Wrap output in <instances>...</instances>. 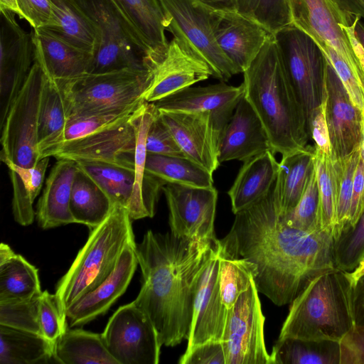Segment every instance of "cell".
Returning a JSON list of instances; mask_svg holds the SVG:
<instances>
[{"label": "cell", "instance_id": "603a6c76", "mask_svg": "<svg viewBox=\"0 0 364 364\" xmlns=\"http://www.w3.org/2000/svg\"><path fill=\"white\" fill-rule=\"evenodd\" d=\"M35 61L48 78L71 80L91 72L94 53L80 48L47 28L32 29Z\"/></svg>", "mask_w": 364, "mask_h": 364}, {"label": "cell", "instance_id": "816d5d0a", "mask_svg": "<svg viewBox=\"0 0 364 364\" xmlns=\"http://www.w3.org/2000/svg\"><path fill=\"white\" fill-rule=\"evenodd\" d=\"M146 146L148 153L185 156L158 109L149 127Z\"/></svg>", "mask_w": 364, "mask_h": 364}, {"label": "cell", "instance_id": "db71d44e", "mask_svg": "<svg viewBox=\"0 0 364 364\" xmlns=\"http://www.w3.org/2000/svg\"><path fill=\"white\" fill-rule=\"evenodd\" d=\"M325 82L321 104L311 112L309 119L310 134L315 143L314 147L328 155H332V148L329 137L326 117Z\"/></svg>", "mask_w": 364, "mask_h": 364}, {"label": "cell", "instance_id": "bcb514c9", "mask_svg": "<svg viewBox=\"0 0 364 364\" xmlns=\"http://www.w3.org/2000/svg\"><path fill=\"white\" fill-rule=\"evenodd\" d=\"M360 158V146L348 156L335 159L338 168L339 188L333 240L338 237L349 220L353 178Z\"/></svg>", "mask_w": 364, "mask_h": 364}, {"label": "cell", "instance_id": "11a10c76", "mask_svg": "<svg viewBox=\"0 0 364 364\" xmlns=\"http://www.w3.org/2000/svg\"><path fill=\"white\" fill-rule=\"evenodd\" d=\"M179 364H225L222 341H208L198 345L181 356Z\"/></svg>", "mask_w": 364, "mask_h": 364}, {"label": "cell", "instance_id": "9c48e42d", "mask_svg": "<svg viewBox=\"0 0 364 364\" xmlns=\"http://www.w3.org/2000/svg\"><path fill=\"white\" fill-rule=\"evenodd\" d=\"M166 31L181 41L210 68L213 77L226 82L240 73L218 46L213 30V9L198 0H159Z\"/></svg>", "mask_w": 364, "mask_h": 364}, {"label": "cell", "instance_id": "8fae6325", "mask_svg": "<svg viewBox=\"0 0 364 364\" xmlns=\"http://www.w3.org/2000/svg\"><path fill=\"white\" fill-rule=\"evenodd\" d=\"M255 282L228 310L223 336L225 364H274L266 348L265 317Z\"/></svg>", "mask_w": 364, "mask_h": 364}, {"label": "cell", "instance_id": "6125c7cd", "mask_svg": "<svg viewBox=\"0 0 364 364\" xmlns=\"http://www.w3.org/2000/svg\"><path fill=\"white\" fill-rule=\"evenodd\" d=\"M8 10L23 18V14L18 7L17 0H0V11Z\"/></svg>", "mask_w": 364, "mask_h": 364}, {"label": "cell", "instance_id": "30bf717a", "mask_svg": "<svg viewBox=\"0 0 364 364\" xmlns=\"http://www.w3.org/2000/svg\"><path fill=\"white\" fill-rule=\"evenodd\" d=\"M274 36L286 73L309 124L311 112L322 101L327 58L315 40L294 24Z\"/></svg>", "mask_w": 364, "mask_h": 364}, {"label": "cell", "instance_id": "ab89813d", "mask_svg": "<svg viewBox=\"0 0 364 364\" xmlns=\"http://www.w3.org/2000/svg\"><path fill=\"white\" fill-rule=\"evenodd\" d=\"M75 162L79 168L102 188L113 204H119L128 210L134 189V166L97 161Z\"/></svg>", "mask_w": 364, "mask_h": 364}, {"label": "cell", "instance_id": "5b68a950", "mask_svg": "<svg viewBox=\"0 0 364 364\" xmlns=\"http://www.w3.org/2000/svg\"><path fill=\"white\" fill-rule=\"evenodd\" d=\"M132 222L128 210L114 204L105 220L90 230L87 242L56 286L55 294L65 318L66 309L105 280L124 248L135 242Z\"/></svg>", "mask_w": 364, "mask_h": 364}, {"label": "cell", "instance_id": "e0dca14e", "mask_svg": "<svg viewBox=\"0 0 364 364\" xmlns=\"http://www.w3.org/2000/svg\"><path fill=\"white\" fill-rule=\"evenodd\" d=\"M0 13V84L5 100L2 122L35 62V48L32 33L22 28L16 14L8 10Z\"/></svg>", "mask_w": 364, "mask_h": 364}, {"label": "cell", "instance_id": "d4e9b609", "mask_svg": "<svg viewBox=\"0 0 364 364\" xmlns=\"http://www.w3.org/2000/svg\"><path fill=\"white\" fill-rule=\"evenodd\" d=\"M271 150L267 132L257 113L243 97L221 132L218 159L221 164L242 161Z\"/></svg>", "mask_w": 364, "mask_h": 364}, {"label": "cell", "instance_id": "e7e4bbea", "mask_svg": "<svg viewBox=\"0 0 364 364\" xmlns=\"http://www.w3.org/2000/svg\"><path fill=\"white\" fill-rule=\"evenodd\" d=\"M16 253L12 249L4 242L0 245V264H2L9 259Z\"/></svg>", "mask_w": 364, "mask_h": 364}, {"label": "cell", "instance_id": "9a60e30c", "mask_svg": "<svg viewBox=\"0 0 364 364\" xmlns=\"http://www.w3.org/2000/svg\"><path fill=\"white\" fill-rule=\"evenodd\" d=\"M137 109L130 117L123 121L83 137L60 144L50 156L58 160L97 161L134 166Z\"/></svg>", "mask_w": 364, "mask_h": 364}, {"label": "cell", "instance_id": "91938a15", "mask_svg": "<svg viewBox=\"0 0 364 364\" xmlns=\"http://www.w3.org/2000/svg\"><path fill=\"white\" fill-rule=\"evenodd\" d=\"M331 1L351 23L354 22L355 17L364 18V0Z\"/></svg>", "mask_w": 364, "mask_h": 364}, {"label": "cell", "instance_id": "4dcf8cb0", "mask_svg": "<svg viewBox=\"0 0 364 364\" xmlns=\"http://www.w3.org/2000/svg\"><path fill=\"white\" fill-rule=\"evenodd\" d=\"M114 204L102 188L77 167L72 186L70 209L75 223L90 230L101 224Z\"/></svg>", "mask_w": 364, "mask_h": 364}, {"label": "cell", "instance_id": "681fc988", "mask_svg": "<svg viewBox=\"0 0 364 364\" xmlns=\"http://www.w3.org/2000/svg\"><path fill=\"white\" fill-rule=\"evenodd\" d=\"M38 319L41 335L54 343L68 327L55 294L42 291L38 299Z\"/></svg>", "mask_w": 364, "mask_h": 364}, {"label": "cell", "instance_id": "2e32d148", "mask_svg": "<svg viewBox=\"0 0 364 364\" xmlns=\"http://www.w3.org/2000/svg\"><path fill=\"white\" fill-rule=\"evenodd\" d=\"M158 111L184 156L213 174L220 164L218 149L223 128L213 114Z\"/></svg>", "mask_w": 364, "mask_h": 364}, {"label": "cell", "instance_id": "f6af8a7d", "mask_svg": "<svg viewBox=\"0 0 364 364\" xmlns=\"http://www.w3.org/2000/svg\"><path fill=\"white\" fill-rule=\"evenodd\" d=\"M333 252L337 269L352 272L358 266L364 258V212L353 227L333 240Z\"/></svg>", "mask_w": 364, "mask_h": 364}, {"label": "cell", "instance_id": "74e56055", "mask_svg": "<svg viewBox=\"0 0 364 364\" xmlns=\"http://www.w3.org/2000/svg\"><path fill=\"white\" fill-rule=\"evenodd\" d=\"M271 355L274 364H340V342L287 338L277 340Z\"/></svg>", "mask_w": 364, "mask_h": 364}, {"label": "cell", "instance_id": "4fadbf2b", "mask_svg": "<svg viewBox=\"0 0 364 364\" xmlns=\"http://www.w3.org/2000/svg\"><path fill=\"white\" fill-rule=\"evenodd\" d=\"M170 231L175 236L215 242V218L217 189L167 183L163 188Z\"/></svg>", "mask_w": 364, "mask_h": 364}, {"label": "cell", "instance_id": "7c38bea8", "mask_svg": "<svg viewBox=\"0 0 364 364\" xmlns=\"http://www.w3.org/2000/svg\"><path fill=\"white\" fill-rule=\"evenodd\" d=\"M102 334L118 364H158L161 348L157 331L147 314L134 301L120 306Z\"/></svg>", "mask_w": 364, "mask_h": 364}, {"label": "cell", "instance_id": "003e7915", "mask_svg": "<svg viewBox=\"0 0 364 364\" xmlns=\"http://www.w3.org/2000/svg\"><path fill=\"white\" fill-rule=\"evenodd\" d=\"M360 156L364 162V108L362 111V139L360 144Z\"/></svg>", "mask_w": 364, "mask_h": 364}, {"label": "cell", "instance_id": "277c9868", "mask_svg": "<svg viewBox=\"0 0 364 364\" xmlns=\"http://www.w3.org/2000/svg\"><path fill=\"white\" fill-rule=\"evenodd\" d=\"M353 287L348 272L338 269L315 277L290 304L277 340L340 342L355 326Z\"/></svg>", "mask_w": 364, "mask_h": 364}, {"label": "cell", "instance_id": "f546056e", "mask_svg": "<svg viewBox=\"0 0 364 364\" xmlns=\"http://www.w3.org/2000/svg\"><path fill=\"white\" fill-rule=\"evenodd\" d=\"M314 147L307 146L282 155L277 175L281 215L289 213L299 203L314 168Z\"/></svg>", "mask_w": 364, "mask_h": 364}, {"label": "cell", "instance_id": "ffe728a7", "mask_svg": "<svg viewBox=\"0 0 364 364\" xmlns=\"http://www.w3.org/2000/svg\"><path fill=\"white\" fill-rule=\"evenodd\" d=\"M151 72L152 80L144 96V101L150 103L213 77L209 66L175 37L168 42L165 55Z\"/></svg>", "mask_w": 364, "mask_h": 364}, {"label": "cell", "instance_id": "c3c4849f", "mask_svg": "<svg viewBox=\"0 0 364 364\" xmlns=\"http://www.w3.org/2000/svg\"><path fill=\"white\" fill-rule=\"evenodd\" d=\"M318 205V189L314 166L299 203L289 213L282 216L283 219L289 227L304 231L316 230Z\"/></svg>", "mask_w": 364, "mask_h": 364}, {"label": "cell", "instance_id": "7bdbcfd3", "mask_svg": "<svg viewBox=\"0 0 364 364\" xmlns=\"http://www.w3.org/2000/svg\"><path fill=\"white\" fill-rule=\"evenodd\" d=\"M235 11L274 35L292 24L287 0H234Z\"/></svg>", "mask_w": 364, "mask_h": 364}, {"label": "cell", "instance_id": "7402d4cb", "mask_svg": "<svg viewBox=\"0 0 364 364\" xmlns=\"http://www.w3.org/2000/svg\"><path fill=\"white\" fill-rule=\"evenodd\" d=\"M138 264L134 242L124 248L109 276L66 309L68 327L82 326L106 313L127 290Z\"/></svg>", "mask_w": 364, "mask_h": 364}, {"label": "cell", "instance_id": "680465c9", "mask_svg": "<svg viewBox=\"0 0 364 364\" xmlns=\"http://www.w3.org/2000/svg\"><path fill=\"white\" fill-rule=\"evenodd\" d=\"M353 307L355 325H364V275L353 287Z\"/></svg>", "mask_w": 364, "mask_h": 364}, {"label": "cell", "instance_id": "be15d7a7", "mask_svg": "<svg viewBox=\"0 0 364 364\" xmlns=\"http://www.w3.org/2000/svg\"><path fill=\"white\" fill-rule=\"evenodd\" d=\"M353 24L355 36L364 49V23L361 18L355 17Z\"/></svg>", "mask_w": 364, "mask_h": 364}, {"label": "cell", "instance_id": "6da1fadb", "mask_svg": "<svg viewBox=\"0 0 364 364\" xmlns=\"http://www.w3.org/2000/svg\"><path fill=\"white\" fill-rule=\"evenodd\" d=\"M235 215L230 230L220 240V251L254 263L258 292L275 305L290 304L315 277L337 269L333 235L286 224L277 179L267 195Z\"/></svg>", "mask_w": 364, "mask_h": 364}, {"label": "cell", "instance_id": "4316f807", "mask_svg": "<svg viewBox=\"0 0 364 364\" xmlns=\"http://www.w3.org/2000/svg\"><path fill=\"white\" fill-rule=\"evenodd\" d=\"M136 32L147 52L151 70L165 55L168 41L166 16L159 0H111Z\"/></svg>", "mask_w": 364, "mask_h": 364}, {"label": "cell", "instance_id": "8992f818", "mask_svg": "<svg viewBox=\"0 0 364 364\" xmlns=\"http://www.w3.org/2000/svg\"><path fill=\"white\" fill-rule=\"evenodd\" d=\"M153 77L146 68H127L105 73H88L55 82L62 92L67 119L102 111L135 106Z\"/></svg>", "mask_w": 364, "mask_h": 364}, {"label": "cell", "instance_id": "7a4b0ae2", "mask_svg": "<svg viewBox=\"0 0 364 364\" xmlns=\"http://www.w3.org/2000/svg\"><path fill=\"white\" fill-rule=\"evenodd\" d=\"M218 242L149 230L136 243L141 286L134 302L149 317L162 345L188 339L199 279Z\"/></svg>", "mask_w": 364, "mask_h": 364}, {"label": "cell", "instance_id": "b9f144b4", "mask_svg": "<svg viewBox=\"0 0 364 364\" xmlns=\"http://www.w3.org/2000/svg\"><path fill=\"white\" fill-rule=\"evenodd\" d=\"M256 265L245 259L232 258L223 254L220 246V289L223 302L230 309L242 293L254 282Z\"/></svg>", "mask_w": 364, "mask_h": 364}, {"label": "cell", "instance_id": "83f0119b", "mask_svg": "<svg viewBox=\"0 0 364 364\" xmlns=\"http://www.w3.org/2000/svg\"><path fill=\"white\" fill-rule=\"evenodd\" d=\"M77 169V163L70 159H58L53 166L36 205V217L41 228L75 223L70 202Z\"/></svg>", "mask_w": 364, "mask_h": 364}, {"label": "cell", "instance_id": "9f6ffc18", "mask_svg": "<svg viewBox=\"0 0 364 364\" xmlns=\"http://www.w3.org/2000/svg\"><path fill=\"white\" fill-rule=\"evenodd\" d=\"M340 364H364V325H355L340 341Z\"/></svg>", "mask_w": 364, "mask_h": 364}, {"label": "cell", "instance_id": "d590c367", "mask_svg": "<svg viewBox=\"0 0 364 364\" xmlns=\"http://www.w3.org/2000/svg\"><path fill=\"white\" fill-rule=\"evenodd\" d=\"M54 343L41 335L0 325V363L35 364L53 358Z\"/></svg>", "mask_w": 364, "mask_h": 364}, {"label": "cell", "instance_id": "94428289", "mask_svg": "<svg viewBox=\"0 0 364 364\" xmlns=\"http://www.w3.org/2000/svg\"><path fill=\"white\" fill-rule=\"evenodd\" d=\"M216 11H235L234 0H198Z\"/></svg>", "mask_w": 364, "mask_h": 364}, {"label": "cell", "instance_id": "f1b7e54d", "mask_svg": "<svg viewBox=\"0 0 364 364\" xmlns=\"http://www.w3.org/2000/svg\"><path fill=\"white\" fill-rule=\"evenodd\" d=\"M274 155L268 150L243 161L228 192L234 214L256 203L269 191L279 169Z\"/></svg>", "mask_w": 364, "mask_h": 364}, {"label": "cell", "instance_id": "3957f363", "mask_svg": "<svg viewBox=\"0 0 364 364\" xmlns=\"http://www.w3.org/2000/svg\"><path fill=\"white\" fill-rule=\"evenodd\" d=\"M244 97L260 119L272 151L282 155L307 146L310 131L272 35L243 73Z\"/></svg>", "mask_w": 364, "mask_h": 364}, {"label": "cell", "instance_id": "f907efd6", "mask_svg": "<svg viewBox=\"0 0 364 364\" xmlns=\"http://www.w3.org/2000/svg\"><path fill=\"white\" fill-rule=\"evenodd\" d=\"M319 46L336 71L350 100L362 112L364 108V82L333 48L326 44Z\"/></svg>", "mask_w": 364, "mask_h": 364}, {"label": "cell", "instance_id": "60d3db41", "mask_svg": "<svg viewBox=\"0 0 364 364\" xmlns=\"http://www.w3.org/2000/svg\"><path fill=\"white\" fill-rule=\"evenodd\" d=\"M42 293L38 269L21 255L0 264V303L26 300Z\"/></svg>", "mask_w": 364, "mask_h": 364}, {"label": "cell", "instance_id": "e575fe53", "mask_svg": "<svg viewBox=\"0 0 364 364\" xmlns=\"http://www.w3.org/2000/svg\"><path fill=\"white\" fill-rule=\"evenodd\" d=\"M55 25L47 28L73 45L95 54L99 40L96 23L75 0H51Z\"/></svg>", "mask_w": 364, "mask_h": 364}, {"label": "cell", "instance_id": "8d00e7d4", "mask_svg": "<svg viewBox=\"0 0 364 364\" xmlns=\"http://www.w3.org/2000/svg\"><path fill=\"white\" fill-rule=\"evenodd\" d=\"M313 160L318 189L316 228L333 236L339 188L337 161L315 147Z\"/></svg>", "mask_w": 364, "mask_h": 364}, {"label": "cell", "instance_id": "44dd1931", "mask_svg": "<svg viewBox=\"0 0 364 364\" xmlns=\"http://www.w3.org/2000/svg\"><path fill=\"white\" fill-rule=\"evenodd\" d=\"M212 25L220 49L239 73H244L273 34L236 11L212 13Z\"/></svg>", "mask_w": 364, "mask_h": 364}, {"label": "cell", "instance_id": "484cf974", "mask_svg": "<svg viewBox=\"0 0 364 364\" xmlns=\"http://www.w3.org/2000/svg\"><path fill=\"white\" fill-rule=\"evenodd\" d=\"M157 109L154 103L144 101L136 112V141L134 153V183L129 214L132 220L152 218L160 190L166 183L146 171V139L149 127Z\"/></svg>", "mask_w": 364, "mask_h": 364}, {"label": "cell", "instance_id": "52a82bcc", "mask_svg": "<svg viewBox=\"0 0 364 364\" xmlns=\"http://www.w3.org/2000/svg\"><path fill=\"white\" fill-rule=\"evenodd\" d=\"M46 75L34 62L1 122V160L21 168L33 167L41 159L38 149V114Z\"/></svg>", "mask_w": 364, "mask_h": 364}, {"label": "cell", "instance_id": "836d02e7", "mask_svg": "<svg viewBox=\"0 0 364 364\" xmlns=\"http://www.w3.org/2000/svg\"><path fill=\"white\" fill-rule=\"evenodd\" d=\"M66 122L65 103L60 89L46 75L38 127V149L41 158L50 157L53 151L62 143Z\"/></svg>", "mask_w": 364, "mask_h": 364}, {"label": "cell", "instance_id": "cb8c5ba5", "mask_svg": "<svg viewBox=\"0 0 364 364\" xmlns=\"http://www.w3.org/2000/svg\"><path fill=\"white\" fill-rule=\"evenodd\" d=\"M244 93L242 83L232 86L220 81L206 86L186 87L154 104L160 111L210 112L224 128Z\"/></svg>", "mask_w": 364, "mask_h": 364}, {"label": "cell", "instance_id": "ac0fdd59", "mask_svg": "<svg viewBox=\"0 0 364 364\" xmlns=\"http://www.w3.org/2000/svg\"><path fill=\"white\" fill-rule=\"evenodd\" d=\"M219 271L220 240L199 279L186 351L208 341L223 340L228 310L221 297Z\"/></svg>", "mask_w": 364, "mask_h": 364}, {"label": "cell", "instance_id": "7dc6e473", "mask_svg": "<svg viewBox=\"0 0 364 364\" xmlns=\"http://www.w3.org/2000/svg\"><path fill=\"white\" fill-rule=\"evenodd\" d=\"M40 295L26 300L0 303V325L41 335L38 319Z\"/></svg>", "mask_w": 364, "mask_h": 364}, {"label": "cell", "instance_id": "6f0895ef", "mask_svg": "<svg viewBox=\"0 0 364 364\" xmlns=\"http://www.w3.org/2000/svg\"><path fill=\"white\" fill-rule=\"evenodd\" d=\"M364 212V162L360 158L357 165L352 190L349 220L343 228L353 227Z\"/></svg>", "mask_w": 364, "mask_h": 364}, {"label": "cell", "instance_id": "f35d334b", "mask_svg": "<svg viewBox=\"0 0 364 364\" xmlns=\"http://www.w3.org/2000/svg\"><path fill=\"white\" fill-rule=\"evenodd\" d=\"M146 171L166 183L210 188L213 173L186 156L147 153Z\"/></svg>", "mask_w": 364, "mask_h": 364}, {"label": "cell", "instance_id": "ee69618b", "mask_svg": "<svg viewBox=\"0 0 364 364\" xmlns=\"http://www.w3.org/2000/svg\"><path fill=\"white\" fill-rule=\"evenodd\" d=\"M141 104L68 117L62 143L83 137L123 121L130 117Z\"/></svg>", "mask_w": 364, "mask_h": 364}, {"label": "cell", "instance_id": "1f68e13d", "mask_svg": "<svg viewBox=\"0 0 364 364\" xmlns=\"http://www.w3.org/2000/svg\"><path fill=\"white\" fill-rule=\"evenodd\" d=\"M53 358L63 364H118L107 350L102 334L69 327L55 343Z\"/></svg>", "mask_w": 364, "mask_h": 364}, {"label": "cell", "instance_id": "d6a6232c", "mask_svg": "<svg viewBox=\"0 0 364 364\" xmlns=\"http://www.w3.org/2000/svg\"><path fill=\"white\" fill-rule=\"evenodd\" d=\"M50 158L42 157L30 168L12 164L6 165L13 188V216L14 220L22 226L30 225L34 220L33 203L42 188Z\"/></svg>", "mask_w": 364, "mask_h": 364}, {"label": "cell", "instance_id": "f5cc1de1", "mask_svg": "<svg viewBox=\"0 0 364 364\" xmlns=\"http://www.w3.org/2000/svg\"><path fill=\"white\" fill-rule=\"evenodd\" d=\"M23 19L32 29L51 28L55 25V16L51 0H17Z\"/></svg>", "mask_w": 364, "mask_h": 364}, {"label": "cell", "instance_id": "d6986e66", "mask_svg": "<svg viewBox=\"0 0 364 364\" xmlns=\"http://www.w3.org/2000/svg\"><path fill=\"white\" fill-rule=\"evenodd\" d=\"M327 61L326 117L331 156L338 159L348 156L361 144L362 112L353 105L333 68Z\"/></svg>", "mask_w": 364, "mask_h": 364}, {"label": "cell", "instance_id": "5bb4252c", "mask_svg": "<svg viewBox=\"0 0 364 364\" xmlns=\"http://www.w3.org/2000/svg\"><path fill=\"white\" fill-rule=\"evenodd\" d=\"M292 24L319 45L333 48L364 82V73L343 26L351 23L331 0H287Z\"/></svg>", "mask_w": 364, "mask_h": 364}, {"label": "cell", "instance_id": "03108f58", "mask_svg": "<svg viewBox=\"0 0 364 364\" xmlns=\"http://www.w3.org/2000/svg\"><path fill=\"white\" fill-rule=\"evenodd\" d=\"M364 275V258L361 260L358 266L352 272H348V276L353 284L356 283L360 277Z\"/></svg>", "mask_w": 364, "mask_h": 364}, {"label": "cell", "instance_id": "ba28073f", "mask_svg": "<svg viewBox=\"0 0 364 364\" xmlns=\"http://www.w3.org/2000/svg\"><path fill=\"white\" fill-rule=\"evenodd\" d=\"M96 23L99 40L90 73L147 68L142 41L111 0H75Z\"/></svg>", "mask_w": 364, "mask_h": 364}]
</instances>
